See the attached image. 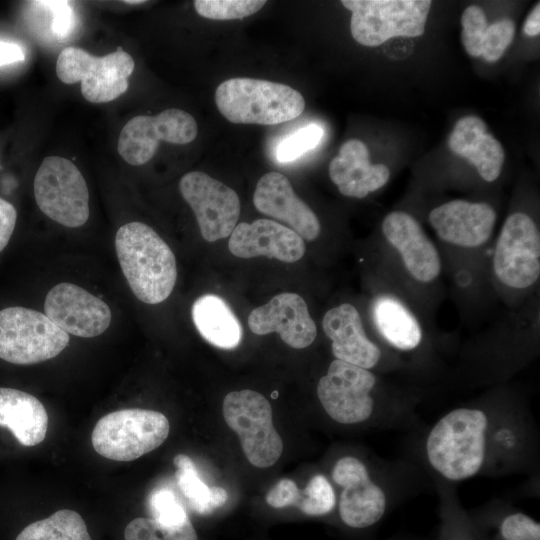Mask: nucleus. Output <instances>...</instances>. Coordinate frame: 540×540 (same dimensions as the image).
<instances>
[{
  "mask_svg": "<svg viewBox=\"0 0 540 540\" xmlns=\"http://www.w3.org/2000/svg\"><path fill=\"white\" fill-rule=\"evenodd\" d=\"M266 1L261 0H196V12L208 19H242L259 11Z\"/></svg>",
  "mask_w": 540,
  "mask_h": 540,
  "instance_id": "nucleus-31",
  "label": "nucleus"
},
{
  "mask_svg": "<svg viewBox=\"0 0 540 540\" xmlns=\"http://www.w3.org/2000/svg\"><path fill=\"white\" fill-rule=\"evenodd\" d=\"M125 540H163L157 523L152 518L138 517L124 530Z\"/></svg>",
  "mask_w": 540,
  "mask_h": 540,
  "instance_id": "nucleus-38",
  "label": "nucleus"
},
{
  "mask_svg": "<svg viewBox=\"0 0 540 540\" xmlns=\"http://www.w3.org/2000/svg\"><path fill=\"white\" fill-rule=\"evenodd\" d=\"M488 425V416L481 409L461 407L446 413L426 438L431 467L450 481L475 476L486 459Z\"/></svg>",
  "mask_w": 540,
  "mask_h": 540,
  "instance_id": "nucleus-1",
  "label": "nucleus"
},
{
  "mask_svg": "<svg viewBox=\"0 0 540 540\" xmlns=\"http://www.w3.org/2000/svg\"><path fill=\"white\" fill-rule=\"evenodd\" d=\"M335 505L336 496L332 485L324 475L317 474L301 490L296 507L307 515L323 516L333 511Z\"/></svg>",
  "mask_w": 540,
  "mask_h": 540,
  "instance_id": "nucleus-29",
  "label": "nucleus"
},
{
  "mask_svg": "<svg viewBox=\"0 0 540 540\" xmlns=\"http://www.w3.org/2000/svg\"><path fill=\"white\" fill-rule=\"evenodd\" d=\"M341 3L351 11L352 37L368 47L380 46L398 36H421L432 4L430 0H342Z\"/></svg>",
  "mask_w": 540,
  "mask_h": 540,
  "instance_id": "nucleus-5",
  "label": "nucleus"
},
{
  "mask_svg": "<svg viewBox=\"0 0 540 540\" xmlns=\"http://www.w3.org/2000/svg\"><path fill=\"white\" fill-rule=\"evenodd\" d=\"M191 313L195 327L210 344L223 349H233L240 344L241 325L221 297L213 294L199 297Z\"/></svg>",
  "mask_w": 540,
  "mask_h": 540,
  "instance_id": "nucleus-25",
  "label": "nucleus"
},
{
  "mask_svg": "<svg viewBox=\"0 0 540 540\" xmlns=\"http://www.w3.org/2000/svg\"><path fill=\"white\" fill-rule=\"evenodd\" d=\"M0 426L6 427L26 447L41 443L48 428L44 405L33 395L13 388H0Z\"/></svg>",
  "mask_w": 540,
  "mask_h": 540,
  "instance_id": "nucleus-24",
  "label": "nucleus"
},
{
  "mask_svg": "<svg viewBox=\"0 0 540 540\" xmlns=\"http://www.w3.org/2000/svg\"><path fill=\"white\" fill-rule=\"evenodd\" d=\"M222 410L252 465L267 468L278 461L283 441L273 425L271 405L262 394L249 389L230 392L223 400Z\"/></svg>",
  "mask_w": 540,
  "mask_h": 540,
  "instance_id": "nucleus-7",
  "label": "nucleus"
},
{
  "mask_svg": "<svg viewBox=\"0 0 540 540\" xmlns=\"http://www.w3.org/2000/svg\"><path fill=\"white\" fill-rule=\"evenodd\" d=\"M429 222L443 241L475 248L490 238L496 212L488 203L457 199L434 208L429 214Z\"/></svg>",
  "mask_w": 540,
  "mask_h": 540,
  "instance_id": "nucleus-17",
  "label": "nucleus"
},
{
  "mask_svg": "<svg viewBox=\"0 0 540 540\" xmlns=\"http://www.w3.org/2000/svg\"><path fill=\"white\" fill-rule=\"evenodd\" d=\"M332 479L343 488L338 512L344 525L368 529L383 519L387 511L386 494L371 479L361 460L353 456L340 458L333 466Z\"/></svg>",
  "mask_w": 540,
  "mask_h": 540,
  "instance_id": "nucleus-14",
  "label": "nucleus"
},
{
  "mask_svg": "<svg viewBox=\"0 0 540 540\" xmlns=\"http://www.w3.org/2000/svg\"><path fill=\"white\" fill-rule=\"evenodd\" d=\"M373 319L382 337L394 348L410 351L422 341L415 316L395 297L382 295L373 303Z\"/></svg>",
  "mask_w": 540,
  "mask_h": 540,
  "instance_id": "nucleus-26",
  "label": "nucleus"
},
{
  "mask_svg": "<svg viewBox=\"0 0 540 540\" xmlns=\"http://www.w3.org/2000/svg\"><path fill=\"white\" fill-rule=\"evenodd\" d=\"M34 196L40 210L63 226L80 227L89 218L86 181L76 165L64 157L44 158L34 178Z\"/></svg>",
  "mask_w": 540,
  "mask_h": 540,
  "instance_id": "nucleus-9",
  "label": "nucleus"
},
{
  "mask_svg": "<svg viewBox=\"0 0 540 540\" xmlns=\"http://www.w3.org/2000/svg\"><path fill=\"white\" fill-rule=\"evenodd\" d=\"M329 176L342 195L364 198L388 182L390 170L384 164H371L367 146L361 140L350 139L331 160Z\"/></svg>",
  "mask_w": 540,
  "mask_h": 540,
  "instance_id": "nucleus-22",
  "label": "nucleus"
},
{
  "mask_svg": "<svg viewBox=\"0 0 540 540\" xmlns=\"http://www.w3.org/2000/svg\"><path fill=\"white\" fill-rule=\"evenodd\" d=\"M277 396H278V392L275 391V392L272 393L273 398H276Z\"/></svg>",
  "mask_w": 540,
  "mask_h": 540,
  "instance_id": "nucleus-45",
  "label": "nucleus"
},
{
  "mask_svg": "<svg viewBox=\"0 0 540 540\" xmlns=\"http://www.w3.org/2000/svg\"><path fill=\"white\" fill-rule=\"evenodd\" d=\"M31 4L46 8L51 13V30L58 39L67 38L75 28L76 18L70 2L63 0L32 1Z\"/></svg>",
  "mask_w": 540,
  "mask_h": 540,
  "instance_id": "nucleus-36",
  "label": "nucleus"
},
{
  "mask_svg": "<svg viewBox=\"0 0 540 540\" xmlns=\"http://www.w3.org/2000/svg\"><path fill=\"white\" fill-rule=\"evenodd\" d=\"M382 232L399 251L414 279L428 283L439 276L441 261L438 251L414 217L403 211H393L384 218Z\"/></svg>",
  "mask_w": 540,
  "mask_h": 540,
  "instance_id": "nucleus-20",
  "label": "nucleus"
},
{
  "mask_svg": "<svg viewBox=\"0 0 540 540\" xmlns=\"http://www.w3.org/2000/svg\"><path fill=\"white\" fill-rule=\"evenodd\" d=\"M170 424L157 411L131 408L103 416L95 425L91 442L101 456L119 462L133 461L159 447Z\"/></svg>",
  "mask_w": 540,
  "mask_h": 540,
  "instance_id": "nucleus-4",
  "label": "nucleus"
},
{
  "mask_svg": "<svg viewBox=\"0 0 540 540\" xmlns=\"http://www.w3.org/2000/svg\"><path fill=\"white\" fill-rule=\"evenodd\" d=\"M493 269L504 285L524 289L540 275V234L530 216L516 212L505 221L499 234Z\"/></svg>",
  "mask_w": 540,
  "mask_h": 540,
  "instance_id": "nucleus-11",
  "label": "nucleus"
},
{
  "mask_svg": "<svg viewBox=\"0 0 540 540\" xmlns=\"http://www.w3.org/2000/svg\"><path fill=\"white\" fill-rule=\"evenodd\" d=\"M174 465L177 485L196 513L207 515L225 504L228 494L224 488L209 487L200 478L193 461L185 454L175 456Z\"/></svg>",
  "mask_w": 540,
  "mask_h": 540,
  "instance_id": "nucleus-27",
  "label": "nucleus"
},
{
  "mask_svg": "<svg viewBox=\"0 0 540 540\" xmlns=\"http://www.w3.org/2000/svg\"><path fill=\"white\" fill-rule=\"evenodd\" d=\"M228 247L240 258L266 256L288 263L301 259L306 249L295 231L270 219L239 223L230 235Z\"/></svg>",
  "mask_w": 540,
  "mask_h": 540,
  "instance_id": "nucleus-19",
  "label": "nucleus"
},
{
  "mask_svg": "<svg viewBox=\"0 0 540 540\" xmlns=\"http://www.w3.org/2000/svg\"><path fill=\"white\" fill-rule=\"evenodd\" d=\"M17 212L8 201L0 198V252L8 244L15 228Z\"/></svg>",
  "mask_w": 540,
  "mask_h": 540,
  "instance_id": "nucleus-39",
  "label": "nucleus"
},
{
  "mask_svg": "<svg viewBox=\"0 0 540 540\" xmlns=\"http://www.w3.org/2000/svg\"><path fill=\"white\" fill-rule=\"evenodd\" d=\"M197 132L192 115L169 108L154 116L131 118L120 132L117 150L128 164L139 166L152 159L161 141L188 144L196 138Z\"/></svg>",
  "mask_w": 540,
  "mask_h": 540,
  "instance_id": "nucleus-12",
  "label": "nucleus"
},
{
  "mask_svg": "<svg viewBox=\"0 0 540 540\" xmlns=\"http://www.w3.org/2000/svg\"><path fill=\"white\" fill-rule=\"evenodd\" d=\"M301 490L290 479L280 480L266 495L267 503L274 508L297 505Z\"/></svg>",
  "mask_w": 540,
  "mask_h": 540,
  "instance_id": "nucleus-37",
  "label": "nucleus"
},
{
  "mask_svg": "<svg viewBox=\"0 0 540 540\" xmlns=\"http://www.w3.org/2000/svg\"><path fill=\"white\" fill-rule=\"evenodd\" d=\"M159 531L163 540H198L196 531L190 520L177 528L168 530L159 529Z\"/></svg>",
  "mask_w": 540,
  "mask_h": 540,
  "instance_id": "nucleus-42",
  "label": "nucleus"
},
{
  "mask_svg": "<svg viewBox=\"0 0 540 540\" xmlns=\"http://www.w3.org/2000/svg\"><path fill=\"white\" fill-rule=\"evenodd\" d=\"M515 34V24L511 19L504 18L488 25L482 40L481 56L486 62L494 63L504 54L512 43Z\"/></svg>",
  "mask_w": 540,
  "mask_h": 540,
  "instance_id": "nucleus-35",
  "label": "nucleus"
},
{
  "mask_svg": "<svg viewBox=\"0 0 540 540\" xmlns=\"http://www.w3.org/2000/svg\"><path fill=\"white\" fill-rule=\"evenodd\" d=\"M220 113L236 124L276 125L300 116L305 100L292 87L271 81L237 77L217 87Z\"/></svg>",
  "mask_w": 540,
  "mask_h": 540,
  "instance_id": "nucleus-3",
  "label": "nucleus"
},
{
  "mask_svg": "<svg viewBox=\"0 0 540 540\" xmlns=\"http://www.w3.org/2000/svg\"><path fill=\"white\" fill-rule=\"evenodd\" d=\"M523 32L525 35L535 37L540 33V5H537L528 15L523 25Z\"/></svg>",
  "mask_w": 540,
  "mask_h": 540,
  "instance_id": "nucleus-43",
  "label": "nucleus"
},
{
  "mask_svg": "<svg viewBox=\"0 0 540 540\" xmlns=\"http://www.w3.org/2000/svg\"><path fill=\"white\" fill-rule=\"evenodd\" d=\"M250 330L257 335L277 332L290 347L302 349L316 338L317 327L304 299L296 293H281L251 311Z\"/></svg>",
  "mask_w": 540,
  "mask_h": 540,
  "instance_id": "nucleus-16",
  "label": "nucleus"
},
{
  "mask_svg": "<svg viewBox=\"0 0 540 540\" xmlns=\"http://www.w3.org/2000/svg\"><path fill=\"white\" fill-rule=\"evenodd\" d=\"M323 331L332 341L336 359L370 370L380 358L381 350L367 336L357 309L343 303L326 312Z\"/></svg>",
  "mask_w": 540,
  "mask_h": 540,
  "instance_id": "nucleus-21",
  "label": "nucleus"
},
{
  "mask_svg": "<svg viewBox=\"0 0 540 540\" xmlns=\"http://www.w3.org/2000/svg\"><path fill=\"white\" fill-rule=\"evenodd\" d=\"M122 272L134 295L147 304H158L172 293L177 279L175 256L148 225L130 222L115 236Z\"/></svg>",
  "mask_w": 540,
  "mask_h": 540,
  "instance_id": "nucleus-2",
  "label": "nucleus"
},
{
  "mask_svg": "<svg viewBox=\"0 0 540 540\" xmlns=\"http://www.w3.org/2000/svg\"><path fill=\"white\" fill-rule=\"evenodd\" d=\"M253 203L261 213L287 223L302 239L312 241L320 234L317 216L279 172H268L259 179Z\"/></svg>",
  "mask_w": 540,
  "mask_h": 540,
  "instance_id": "nucleus-18",
  "label": "nucleus"
},
{
  "mask_svg": "<svg viewBox=\"0 0 540 540\" xmlns=\"http://www.w3.org/2000/svg\"><path fill=\"white\" fill-rule=\"evenodd\" d=\"M324 131L317 124H309L282 139L276 149V158L280 163L298 159L304 153L314 149L323 137Z\"/></svg>",
  "mask_w": 540,
  "mask_h": 540,
  "instance_id": "nucleus-32",
  "label": "nucleus"
},
{
  "mask_svg": "<svg viewBox=\"0 0 540 540\" xmlns=\"http://www.w3.org/2000/svg\"><path fill=\"white\" fill-rule=\"evenodd\" d=\"M493 540H540V524L523 512H509L495 525Z\"/></svg>",
  "mask_w": 540,
  "mask_h": 540,
  "instance_id": "nucleus-33",
  "label": "nucleus"
},
{
  "mask_svg": "<svg viewBox=\"0 0 540 540\" xmlns=\"http://www.w3.org/2000/svg\"><path fill=\"white\" fill-rule=\"evenodd\" d=\"M125 3H128V4H135V3H143L144 1L143 0H125L124 1Z\"/></svg>",
  "mask_w": 540,
  "mask_h": 540,
  "instance_id": "nucleus-44",
  "label": "nucleus"
},
{
  "mask_svg": "<svg viewBox=\"0 0 540 540\" xmlns=\"http://www.w3.org/2000/svg\"><path fill=\"white\" fill-rule=\"evenodd\" d=\"M25 54L20 45L14 42L0 41V66L21 62Z\"/></svg>",
  "mask_w": 540,
  "mask_h": 540,
  "instance_id": "nucleus-41",
  "label": "nucleus"
},
{
  "mask_svg": "<svg viewBox=\"0 0 540 540\" xmlns=\"http://www.w3.org/2000/svg\"><path fill=\"white\" fill-rule=\"evenodd\" d=\"M442 540H476L469 526L458 518H451L443 528Z\"/></svg>",
  "mask_w": 540,
  "mask_h": 540,
  "instance_id": "nucleus-40",
  "label": "nucleus"
},
{
  "mask_svg": "<svg viewBox=\"0 0 540 540\" xmlns=\"http://www.w3.org/2000/svg\"><path fill=\"white\" fill-rule=\"evenodd\" d=\"M461 24V41L466 52L472 57L481 56L482 40L488 27L485 12L477 5H470L462 13Z\"/></svg>",
  "mask_w": 540,
  "mask_h": 540,
  "instance_id": "nucleus-34",
  "label": "nucleus"
},
{
  "mask_svg": "<svg viewBox=\"0 0 540 540\" xmlns=\"http://www.w3.org/2000/svg\"><path fill=\"white\" fill-rule=\"evenodd\" d=\"M376 376L368 369L335 359L317 384L318 399L326 413L341 424L367 421L374 410L371 392Z\"/></svg>",
  "mask_w": 540,
  "mask_h": 540,
  "instance_id": "nucleus-10",
  "label": "nucleus"
},
{
  "mask_svg": "<svg viewBox=\"0 0 540 540\" xmlns=\"http://www.w3.org/2000/svg\"><path fill=\"white\" fill-rule=\"evenodd\" d=\"M152 519L159 529H174L189 520L187 512L173 491L167 488L155 490L149 497Z\"/></svg>",
  "mask_w": 540,
  "mask_h": 540,
  "instance_id": "nucleus-30",
  "label": "nucleus"
},
{
  "mask_svg": "<svg viewBox=\"0 0 540 540\" xmlns=\"http://www.w3.org/2000/svg\"><path fill=\"white\" fill-rule=\"evenodd\" d=\"M448 146L454 154L474 165L485 181L499 177L505 160L504 148L487 132L486 123L478 116L460 118L448 138Z\"/></svg>",
  "mask_w": 540,
  "mask_h": 540,
  "instance_id": "nucleus-23",
  "label": "nucleus"
},
{
  "mask_svg": "<svg viewBox=\"0 0 540 540\" xmlns=\"http://www.w3.org/2000/svg\"><path fill=\"white\" fill-rule=\"evenodd\" d=\"M45 315L67 334L92 338L111 322L109 306L100 298L72 283L55 285L46 295Z\"/></svg>",
  "mask_w": 540,
  "mask_h": 540,
  "instance_id": "nucleus-15",
  "label": "nucleus"
},
{
  "mask_svg": "<svg viewBox=\"0 0 540 540\" xmlns=\"http://www.w3.org/2000/svg\"><path fill=\"white\" fill-rule=\"evenodd\" d=\"M15 540H91L81 515L62 509L26 526Z\"/></svg>",
  "mask_w": 540,
  "mask_h": 540,
  "instance_id": "nucleus-28",
  "label": "nucleus"
},
{
  "mask_svg": "<svg viewBox=\"0 0 540 540\" xmlns=\"http://www.w3.org/2000/svg\"><path fill=\"white\" fill-rule=\"evenodd\" d=\"M179 189L206 241L214 242L231 235L240 214V200L232 188L204 172L192 171L181 178Z\"/></svg>",
  "mask_w": 540,
  "mask_h": 540,
  "instance_id": "nucleus-13",
  "label": "nucleus"
},
{
  "mask_svg": "<svg viewBox=\"0 0 540 540\" xmlns=\"http://www.w3.org/2000/svg\"><path fill=\"white\" fill-rule=\"evenodd\" d=\"M69 343V334L45 314L24 307L0 311V358L18 365L52 359Z\"/></svg>",
  "mask_w": 540,
  "mask_h": 540,
  "instance_id": "nucleus-6",
  "label": "nucleus"
},
{
  "mask_svg": "<svg viewBox=\"0 0 540 540\" xmlns=\"http://www.w3.org/2000/svg\"><path fill=\"white\" fill-rule=\"evenodd\" d=\"M134 66L132 56L121 47L97 57L79 47L68 46L58 55L56 74L65 84L80 81L81 93L89 102L105 103L128 89L127 78Z\"/></svg>",
  "mask_w": 540,
  "mask_h": 540,
  "instance_id": "nucleus-8",
  "label": "nucleus"
}]
</instances>
